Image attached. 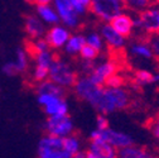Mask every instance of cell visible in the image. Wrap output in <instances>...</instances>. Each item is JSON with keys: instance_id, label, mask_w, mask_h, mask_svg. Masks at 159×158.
<instances>
[{"instance_id": "obj_12", "label": "cell", "mask_w": 159, "mask_h": 158, "mask_svg": "<svg viewBox=\"0 0 159 158\" xmlns=\"http://www.w3.org/2000/svg\"><path fill=\"white\" fill-rule=\"evenodd\" d=\"M105 91H106V95L109 97V100L111 103V105L114 106L115 111L117 110H125L128 109L130 105H131V94L120 87V89H107L105 87Z\"/></svg>"}, {"instance_id": "obj_15", "label": "cell", "mask_w": 159, "mask_h": 158, "mask_svg": "<svg viewBox=\"0 0 159 158\" xmlns=\"http://www.w3.org/2000/svg\"><path fill=\"white\" fill-rule=\"evenodd\" d=\"M89 151L93 152L95 154H97L101 158H117L119 157L117 149H115L112 146H110L109 143H106L101 139L90 141Z\"/></svg>"}, {"instance_id": "obj_8", "label": "cell", "mask_w": 159, "mask_h": 158, "mask_svg": "<svg viewBox=\"0 0 159 158\" xmlns=\"http://www.w3.org/2000/svg\"><path fill=\"white\" fill-rule=\"evenodd\" d=\"M119 70H120L119 68V65L114 60H109L100 65H96L93 71L91 72V75L87 77H90V80L93 84H96L98 86H104L107 78L111 77L112 75L117 73Z\"/></svg>"}, {"instance_id": "obj_18", "label": "cell", "mask_w": 159, "mask_h": 158, "mask_svg": "<svg viewBox=\"0 0 159 158\" xmlns=\"http://www.w3.org/2000/svg\"><path fill=\"white\" fill-rule=\"evenodd\" d=\"M35 91H37V95H52V96L62 97V99H65V96H66V89L56 85L51 80L43 81L41 84H37L35 85Z\"/></svg>"}, {"instance_id": "obj_6", "label": "cell", "mask_w": 159, "mask_h": 158, "mask_svg": "<svg viewBox=\"0 0 159 158\" xmlns=\"http://www.w3.org/2000/svg\"><path fill=\"white\" fill-rule=\"evenodd\" d=\"M38 104L43 106L47 116H65L68 115V104L65 99L52 95H37Z\"/></svg>"}, {"instance_id": "obj_1", "label": "cell", "mask_w": 159, "mask_h": 158, "mask_svg": "<svg viewBox=\"0 0 159 158\" xmlns=\"http://www.w3.org/2000/svg\"><path fill=\"white\" fill-rule=\"evenodd\" d=\"M48 80H51L52 82H54L56 85L61 86L63 89H68L76 85L78 80V75H77V71L73 70L68 62L56 56L54 61L49 68Z\"/></svg>"}, {"instance_id": "obj_31", "label": "cell", "mask_w": 159, "mask_h": 158, "mask_svg": "<svg viewBox=\"0 0 159 158\" xmlns=\"http://www.w3.org/2000/svg\"><path fill=\"white\" fill-rule=\"evenodd\" d=\"M2 72L5 75V76H9V77H14V76H18L19 75V71L14 63V61H9V62H5L2 67Z\"/></svg>"}, {"instance_id": "obj_23", "label": "cell", "mask_w": 159, "mask_h": 158, "mask_svg": "<svg viewBox=\"0 0 159 158\" xmlns=\"http://www.w3.org/2000/svg\"><path fill=\"white\" fill-rule=\"evenodd\" d=\"M56 58V54L52 51H46L42 53H38L33 57L34 60V65L35 66H41V67H46V68H51V65L53 63Z\"/></svg>"}, {"instance_id": "obj_35", "label": "cell", "mask_w": 159, "mask_h": 158, "mask_svg": "<svg viewBox=\"0 0 159 158\" xmlns=\"http://www.w3.org/2000/svg\"><path fill=\"white\" fill-rule=\"evenodd\" d=\"M73 158H86V151H80L77 154L73 156Z\"/></svg>"}, {"instance_id": "obj_24", "label": "cell", "mask_w": 159, "mask_h": 158, "mask_svg": "<svg viewBox=\"0 0 159 158\" xmlns=\"http://www.w3.org/2000/svg\"><path fill=\"white\" fill-rule=\"evenodd\" d=\"M63 147L73 157L75 154H77L80 151H81V142H80L78 137L76 134H72L70 137L63 138Z\"/></svg>"}, {"instance_id": "obj_26", "label": "cell", "mask_w": 159, "mask_h": 158, "mask_svg": "<svg viewBox=\"0 0 159 158\" xmlns=\"http://www.w3.org/2000/svg\"><path fill=\"white\" fill-rule=\"evenodd\" d=\"M49 77V68L41 67V66H35L33 67L32 71V80L35 84H41L43 81H47V78Z\"/></svg>"}, {"instance_id": "obj_13", "label": "cell", "mask_w": 159, "mask_h": 158, "mask_svg": "<svg viewBox=\"0 0 159 158\" xmlns=\"http://www.w3.org/2000/svg\"><path fill=\"white\" fill-rule=\"evenodd\" d=\"M115 32H117L123 38H129L131 37L134 29H135V24H134V18L126 13H120L119 15H116L112 21L109 23Z\"/></svg>"}, {"instance_id": "obj_7", "label": "cell", "mask_w": 159, "mask_h": 158, "mask_svg": "<svg viewBox=\"0 0 159 158\" xmlns=\"http://www.w3.org/2000/svg\"><path fill=\"white\" fill-rule=\"evenodd\" d=\"M52 4L59 16V21L67 28L76 29L80 26V15H77L75 9L72 8L70 0H54Z\"/></svg>"}, {"instance_id": "obj_22", "label": "cell", "mask_w": 159, "mask_h": 158, "mask_svg": "<svg viewBox=\"0 0 159 158\" xmlns=\"http://www.w3.org/2000/svg\"><path fill=\"white\" fill-rule=\"evenodd\" d=\"M123 3H124V9L135 10L136 13L153 8L152 5H159V2H148V0H129V2H123Z\"/></svg>"}, {"instance_id": "obj_19", "label": "cell", "mask_w": 159, "mask_h": 158, "mask_svg": "<svg viewBox=\"0 0 159 158\" xmlns=\"http://www.w3.org/2000/svg\"><path fill=\"white\" fill-rule=\"evenodd\" d=\"M85 44H86V35L81 33H76V34H72L71 38L68 39L67 44L65 46V51L67 54L76 56L81 52Z\"/></svg>"}, {"instance_id": "obj_14", "label": "cell", "mask_w": 159, "mask_h": 158, "mask_svg": "<svg viewBox=\"0 0 159 158\" xmlns=\"http://www.w3.org/2000/svg\"><path fill=\"white\" fill-rule=\"evenodd\" d=\"M101 37L111 49L120 51L125 46V38L115 32V29L109 23H104L101 26Z\"/></svg>"}, {"instance_id": "obj_25", "label": "cell", "mask_w": 159, "mask_h": 158, "mask_svg": "<svg viewBox=\"0 0 159 158\" xmlns=\"http://www.w3.org/2000/svg\"><path fill=\"white\" fill-rule=\"evenodd\" d=\"M125 84H126L125 76H123L121 73L117 72V73H115V75H112L111 77L107 78L105 85H104V87H107V89H120Z\"/></svg>"}, {"instance_id": "obj_32", "label": "cell", "mask_w": 159, "mask_h": 158, "mask_svg": "<svg viewBox=\"0 0 159 158\" xmlns=\"http://www.w3.org/2000/svg\"><path fill=\"white\" fill-rule=\"evenodd\" d=\"M109 120L107 118L102 114H98L97 118H96V129L97 130H105V129H109Z\"/></svg>"}, {"instance_id": "obj_11", "label": "cell", "mask_w": 159, "mask_h": 158, "mask_svg": "<svg viewBox=\"0 0 159 158\" xmlns=\"http://www.w3.org/2000/svg\"><path fill=\"white\" fill-rule=\"evenodd\" d=\"M34 9H35V15L41 19V21L46 24H52L53 26H58L59 16L57 14V12L54 10V8L52 7V3L48 0H41V2H34Z\"/></svg>"}, {"instance_id": "obj_27", "label": "cell", "mask_w": 159, "mask_h": 158, "mask_svg": "<svg viewBox=\"0 0 159 158\" xmlns=\"http://www.w3.org/2000/svg\"><path fill=\"white\" fill-rule=\"evenodd\" d=\"M86 44L91 46L92 48H95L96 51L100 52L104 48V39L98 33L92 32V33H89L86 35Z\"/></svg>"}, {"instance_id": "obj_2", "label": "cell", "mask_w": 159, "mask_h": 158, "mask_svg": "<svg viewBox=\"0 0 159 158\" xmlns=\"http://www.w3.org/2000/svg\"><path fill=\"white\" fill-rule=\"evenodd\" d=\"M38 158H73L63 147V138L44 135L37 147Z\"/></svg>"}, {"instance_id": "obj_5", "label": "cell", "mask_w": 159, "mask_h": 158, "mask_svg": "<svg viewBox=\"0 0 159 158\" xmlns=\"http://www.w3.org/2000/svg\"><path fill=\"white\" fill-rule=\"evenodd\" d=\"M44 129L47 135L57 137V138H66L73 134L75 125L73 120L70 115L65 116H49L46 120Z\"/></svg>"}, {"instance_id": "obj_36", "label": "cell", "mask_w": 159, "mask_h": 158, "mask_svg": "<svg viewBox=\"0 0 159 158\" xmlns=\"http://www.w3.org/2000/svg\"><path fill=\"white\" fill-rule=\"evenodd\" d=\"M157 14H158V23H159V8H157Z\"/></svg>"}, {"instance_id": "obj_28", "label": "cell", "mask_w": 159, "mask_h": 158, "mask_svg": "<svg viewBox=\"0 0 159 158\" xmlns=\"http://www.w3.org/2000/svg\"><path fill=\"white\" fill-rule=\"evenodd\" d=\"M70 2L77 15H84L90 10V5H91L90 0H70Z\"/></svg>"}, {"instance_id": "obj_34", "label": "cell", "mask_w": 159, "mask_h": 158, "mask_svg": "<svg viewBox=\"0 0 159 158\" xmlns=\"http://www.w3.org/2000/svg\"><path fill=\"white\" fill-rule=\"evenodd\" d=\"M86 158H101V157H98L97 154H95L93 152H91V151H86Z\"/></svg>"}, {"instance_id": "obj_3", "label": "cell", "mask_w": 159, "mask_h": 158, "mask_svg": "<svg viewBox=\"0 0 159 158\" xmlns=\"http://www.w3.org/2000/svg\"><path fill=\"white\" fill-rule=\"evenodd\" d=\"M95 139H101L119 151L134 146V139L131 135L123 132L114 130L111 128L105 130H97V129L92 130L90 133V141H95Z\"/></svg>"}, {"instance_id": "obj_29", "label": "cell", "mask_w": 159, "mask_h": 158, "mask_svg": "<svg viewBox=\"0 0 159 158\" xmlns=\"http://www.w3.org/2000/svg\"><path fill=\"white\" fill-rule=\"evenodd\" d=\"M98 51H96L95 48H92L89 44H85L84 48L80 52V57L82 58V61H95L96 58L98 57Z\"/></svg>"}, {"instance_id": "obj_9", "label": "cell", "mask_w": 159, "mask_h": 158, "mask_svg": "<svg viewBox=\"0 0 159 158\" xmlns=\"http://www.w3.org/2000/svg\"><path fill=\"white\" fill-rule=\"evenodd\" d=\"M71 32L63 26H53L51 27L44 35V39L47 41L49 48L52 49H59L67 44L68 39L71 38Z\"/></svg>"}, {"instance_id": "obj_16", "label": "cell", "mask_w": 159, "mask_h": 158, "mask_svg": "<svg viewBox=\"0 0 159 158\" xmlns=\"http://www.w3.org/2000/svg\"><path fill=\"white\" fill-rule=\"evenodd\" d=\"M131 82L135 87L155 84V82H159V73H153L148 70L139 68V70L134 71L133 77H131Z\"/></svg>"}, {"instance_id": "obj_4", "label": "cell", "mask_w": 159, "mask_h": 158, "mask_svg": "<svg viewBox=\"0 0 159 158\" xmlns=\"http://www.w3.org/2000/svg\"><path fill=\"white\" fill-rule=\"evenodd\" d=\"M123 9L124 3L119 0H92L90 5V12L105 23H110L116 15L123 13Z\"/></svg>"}, {"instance_id": "obj_20", "label": "cell", "mask_w": 159, "mask_h": 158, "mask_svg": "<svg viewBox=\"0 0 159 158\" xmlns=\"http://www.w3.org/2000/svg\"><path fill=\"white\" fill-rule=\"evenodd\" d=\"M130 52L135 57H140V58H144V60H152V58H154L153 52L147 42V39H140V41L131 43Z\"/></svg>"}, {"instance_id": "obj_10", "label": "cell", "mask_w": 159, "mask_h": 158, "mask_svg": "<svg viewBox=\"0 0 159 158\" xmlns=\"http://www.w3.org/2000/svg\"><path fill=\"white\" fill-rule=\"evenodd\" d=\"M24 32L29 41H37V39L44 38L46 35V26L35 14L24 15Z\"/></svg>"}, {"instance_id": "obj_17", "label": "cell", "mask_w": 159, "mask_h": 158, "mask_svg": "<svg viewBox=\"0 0 159 158\" xmlns=\"http://www.w3.org/2000/svg\"><path fill=\"white\" fill-rule=\"evenodd\" d=\"M117 158H159V156H157L155 153L150 152L144 147L130 146L128 148L119 151Z\"/></svg>"}, {"instance_id": "obj_30", "label": "cell", "mask_w": 159, "mask_h": 158, "mask_svg": "<svg viewBox=\"0 0 159 158\" xmlns=\"http://www.w3.org/2000/svg\"><path fill=\"white\" fill-rule=\"evenodd\" d=\"M147 42L153 52V56L155 60L159 61V34L158 35H152V37H147Z\"/></svg>"}, {"instance_id": "obj_21", "label": "cell", "mask_w": 159, "mask_h": 158, "mask_svg": "<svg viewBox=\"0 0 159 158\" xmlns=\"http://www.w3.org/2000/svg\"><path fill=\"white\" fill-rule=\"evenodd\" d=\"M14 63H15L18 71H19V75H20V73H25L28 71V68H29V54L25 51V48L20 47V48L16 49Z\"/></svg>"}, {"instance_id": "obj_33", "label": "cell", "mask_w": 159, "mask_h": 158, "mask_svg": "<svg viewBox=\"0 0 159 158\" xmlns=\"http://www.w3.org/2000/svg\"><path fill=\"white\" fill-rule=\"evenodd\" d=\"M149 129H150L152 134L157 138V139H159V114L154 118V119H152V120H150Z\"/></svg>"}]
</instances>
